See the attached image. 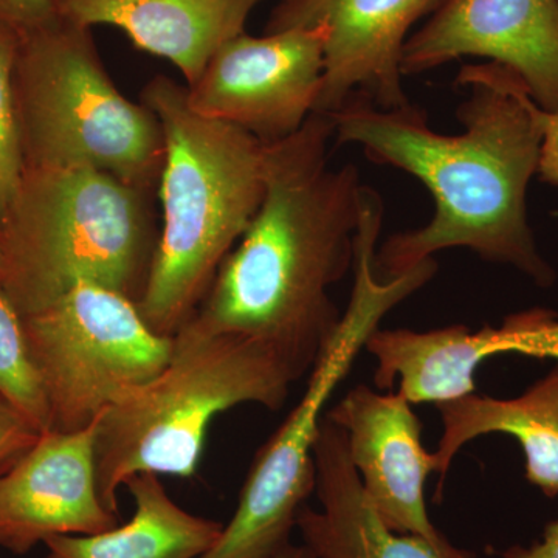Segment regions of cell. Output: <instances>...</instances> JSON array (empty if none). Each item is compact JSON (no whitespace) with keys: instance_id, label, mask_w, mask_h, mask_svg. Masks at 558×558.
Listing matches in <instances>:
<instances>
[{"instance_id":"cell-1","label":"cell","mask_w":558,"mask_h":558,"mask_svg":"<svg viewBox=\"0 0 558 558\" xmlns=\"http://www.w3.org/2000/svg\"><path fill=\"white\" fill-rule=\"evenodd\" d=\"M458 84L461 134H440L421 109H380L351 98L336 112L333 143L357 145L371 161L414 175L427 186L435 213L421 229L392 234L374 258L381 281L407 274L447 248H469L508 264L542 288L556 281L527 219V189L542 156L539 106L512 70L465 64Z\"/></svg>"},{"instance_id":"cell-2","label":"cell","mask_w":558,"mask_h":558,"mask_svg":"<svg viewBox=\"0 0 558 558\" xmlns=\"http://www.w3.org/2000/svg\"><path fill=\"white\" fill-rule=\"evenodd\" d=\"M333 124L314 112L264 145V197L189 319L201 329L269 344L300 377L339 330L329 289L354 267L363 186L352 165L329 167Z\"/></svg>"},{"instance_id":"cell-3","label":"cell","mask_w":558,"mask_h":558,"mask_svg":"<svg viewBox=\"0 0 558 558\" xmlns=\"http://www.w3.org/2000/svg\"><path fill=\"white\" fill-rule=\"evenodd\" d=\"M140 101L163 128L157 186L159 245L137 306L150 329L172 337L201 306L219 267L264 197V145L247 131L191 108L186 87L157 75Z\"/></svg>"},{"instance_id":"cell-4","label":"cell","mask_w":558,"mask_h":558,"mask_svg":"<svg viewBox=\"0 0 558 558\" xmlns=\"http://www.w3.org/2000/svg\"><path fill=\"white\" fill-rule=\"evenodd\" d=\"M154 193L90 168L24 170L0 219V289L21 317L80 282L138 303L160 238Z\"/></svg>"},{"instance_id":"cell-5","label":"cell","mask_w":558,"mask_h":558,"mask_svg":"<svg viewBox=\"0 0 558 558\" xmlns=\"http://www.w3.org/2000/svg\"><path fill=\"white\" fill-rule=\"evenodd\" d=\"M299 379L289 360L269 344L186 322L172 336L165 368L97 418L95 464L102 505L119 515L120 488L142 473L196 475L219 414L244 403L281 410Z\"/></svg>"},{"instance_id":"cell-6","label":"cell","mask_w":558,"mask_h":558,"mask_svg":"<svg viewBox=\"0 0 558 558\" xmlns=\"http://www.w3.org/2000/svg\"><path fill=\"white\" fill-rule=\"evenodd\" d=\"M13 84L25 170L90 168L157 191L163 128L117 89L92 28L58 17L22 36Z\"/></svg>"},{"instance_id":"cell-7","label":"cell","mask_w":558,"mask_h":558,"mask_svg":"<svg viewBox=\"0 0 558 558\" xmlns=\"http://www.w3.org/2000/svg\"><path fill=\"white\" fill-rule=\"evenodd\" d=\"M381 219L384 202L376 191H366L355 234L354 288L339 330L312 368L295 409L256 453L233 517L202 558H271L292 543L296 517L315 492L314 446L330 396L385 315L435 277L438 266L428 259L389 281L377 278Z\"/></svg>"},{"instance_id":"cell-8","label":"cell","mask_w":558,"mask_h":558,"mask_svg":"<svg viewBox=\"0 0 558 558\" xmlns=\"http://www.w3.org/2000/svg\"><path fill=\"white\" fill-rule=\"evenodd\" d=\"M22 322L51 432L90 427L171 355L172 337L150 329L134 300L92 282Z\"/></svg>"},{"instance_id":"cell-9","label":"cell","mask_w":558,"mask_h":558,"mask_svg":"<svg viewBox=\"0 0 558 558\" xmlns=\"http://www.w3.org/2000/svg\"><path fill=\"white\" fill-rule=\"evenodd\" d=\"M325 43L323 27L241 33L216 51L193 86H185L190 106L247 131L263 145L281 142L315 112Z\"/></svg>"},{"instance_id":"cell-10","label":"cell","mask_w":558,"mask_h":558,"mask_svg":"<svg viewBox=\"0 0 558 558\" xmlns=\"http://www.w3.org/2000/svg\"><path fill=\"white\" fill-rule=\"evenodd\" d=\"M440 0H278L266 33L323 27L325 73L315 112L332 113L351 98L380 109L410 106L402 53L410 31Z\"/></svg>"},{"instance_id":"cell-11","label":"cell","mask_w":558,"mask_h":558,"mask_svg":"<svg viewBox=\"0 0 558 558\" xmlns=\"http://www.w3.org/2000/svg\"><path fill=\"white\" fill-rule=\"evenodd\" d=\"M464 57L512 70L539 108L558 110V0H440L403 47L402 75Z\"/></svg>"},{"instance_id":"cell-12","label":"cell","mask_w":558,"mask_h":558,"mask_svg":"<svg viewBox=\"0 0 558 558\" xmlns=\"http://www.w3.org/2000/svg\"><path fill=\"white\" fill-rule=\"evenodd\" d=\"M326 416L343 429L363 490L389 531L424 539L440 558H476L429 521L425 481L438 472V461L422 446V424L409 400L359 385Z\"/></svg>"},{"instance_id":"cell-13","label":"cell","mask_w":558,"mask_h":558,"mask_svg":"<svg viewBox=\"0 0 558 558\" xmlns=\"http://www.w3.org/2000/svg\"><path fill=\"white\" fill-rule=\"evenodd\" d=\"M377 360L374 384L399 392L410 403H439L475 392L476 369L498 354H521L558 362V314L542 307L515 312L499 328L464 325L416 332L374 330L365 343Z\"/></svg>"},{"instance_id":"cell-14","label":"cell","mask_w":558,"mask_h":558,"mask_svg":"<svg viewBox=\"0 0 558 558\" xmlns=\"http://www.w3.org/2000/svg\"><path fill=\"white\" fill-rule=\"evenodd\" d=\"M95 427L44 432L0 476V548L24 556L58 535H89L120 523L100 498Z\"/></svg>"},{"instance_id":"cell-15","label":"cell","mask_w":558,"mask_h":558,"mask_svg":"<svg viewBox=\"0 0 558 558\" xmlns=\"http://www.w3.org/2000/svg\"><path fill=\"white\" fill-rule=\"evenodd\" d=\"M263 0H54L58 17L83 25H109L135 49L175 65L193 86L216 51L245 32Z\"/></svg>"},{"instance_id":"cell-16","label":"cell","mask_w":558,"mask_h":558,"mask_svg":"<svg viewBox=\"0 0 558 558\" xmlns=\"http://www.w3.org/2000/svg\"><path fill=\"white\" fill-rule=\"evenodd\" d=\"M319 509L296 517L303 545L317 558H440L427 542L389 531L377 515L351 457L347 436L328 416L314 446Z\"/></svg>"},{"instance_id":"cell-17","label":"cell","mask_w":558,"mask_h":558,"mask_svg":"<svg viewBox=\"0 0 558 558\" xmlns=\"http://www.w3.org/2000/svg\"><path fill=\"white\" fill-rule=\"evenodd\" d=\"M442 436L435 451L442 488L458 451L480 436H512L526 458V480L548 498L558 495V362L519 398L472 395L439 403Z\"/></svg>"},{"instance_id":"cell-18","label":"cell","mask_w":558,"mask_h":558,"mask_svg":"<svg viewBox=\"0 0 558 558\" xmlns=\"http://www.w3.org/2000/svg\"><path fill=\"white\" fill-rule=\"evenodd\" d=\"M134 512L126 523L89 535H58L43 558H202L223 524L191 513L168 494L159 475L142 473L124 484Z\"/></svg>"},{"instance_id":"cell-19","label":"cell","mask_w":558,"mask_h":558,"mask_svg":"<svg viewBox=\"0 0 558 558\" xmlns=\"http://www.w3.org/2000/svg\"><path fill=\"white\" fill-rule=\"evenodd\" d=\"M0 392L31 418L40 433L49 432V409L28 354L24 322L2 289H0Z\"/></svg>"},{"instance_id":"cell-20","label":"cell","mask_w":558,"mask_h":558,"mask_svg":"<svg viewBox=\"0 0 558 558\" xmlns=\"http://www.w3.org/2000/svg\"><path fill=\"white\" fill-rule=\"evenodd\" d=\"M17 44L20 38L14 33L0 27V219L25 170L13 84Z\"/></svg>"},{"instance_id":"cell-21","label":"cell","mask_w":558,"mask_h":558,"mask_svg":"<svg viewBox=\"0 0 558 558\" xmlns=\"http://www.w3.org/2000/svg\"><path fill=\"white\" fill-rule=\"evenodd\" d=\"M39 435L31 418L0 392V476L31 449Z\"/></svg>"},{"instance_id":"cell-22","label":"cell","mask_w":558,"mask_h":558,"mask_svg":"<svg viewBox=\"0 0 558 558\" xmlns=\"http://www.w3.org/2000/svg\"><path fill=\"white\" fill-rule=\"evenodd\" d=\"M58 20L54 0H0V27L17 38Z\"/></svg>"},{"instance_id":"cell-23","label":"cell","mask_w":558,"mask_h":558,"mask_svg":"<svg viewBox=\"0 0 558 558\" xmlns=\"http://www.w3.org/2000/svg\"><path fill=\"white\" fill-rule=\"evenodd\" d=\"M542 126V156H539L538 179L548 185L558 186V110H538Z\"/></svg>"},{"instance_id":"cell-24","label":"cell","mask_w":558,"mask_h":558,"mask_svg":"<svg viewBox=\"0 0 558 558\" xmlns=\"http://www.w3.org/2000/svg\"><path fill=\"white\" fill-rule=\"evenodd\" d=\"M502 558H558V519L546 526L539 542L529 548L513 546L502 553Z\"/></svg>"},{"instance_id":"cell-25","label":"cell","mask_w":558,"mask_h":558,"mask_svg":"<svg viewBox=\"0 0 558 558\" xmlns=\"http://www.w3.org/2000/svg\"><path fill=\"white\" fill-rule=\"evenodd\" d=\"M271 558H317L315 554L312 553L306 545H293V543H289L286 548L279 550V553L275 554Z\"/></svg>"},{"instance_id":"cell-26","label":"cell","mask_w":558,"mask_h":558,"mask_svg":"<svg viewBox=\"0 0 558 558\" xmlns=\"http://www.w3.org/2000/svg\"><path fill=\"white\" fill-rule=\"evenodd\" d=\"M0 269H2V244H0Z\"/></svg>"}]
</instances>
